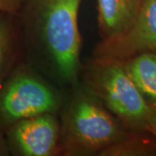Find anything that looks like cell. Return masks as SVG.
I'll list each match as a JSON object with an SVG mask.
<instances>
[{
	"label": "cell",
	"mask_w": 156,
	"mask_h": 156,
	"mask_svg": "<svg viewBox=\"0 0 156 156\" xmlns=\"http://www.w3.org/2000/svg\"><path fill=\"white\" fill-rule=\"evenodd\" d=\"M80 83L129 130L147 131L150 105L118 62L91 60L82 66Z\"/></svg>",
	"instance_id": "obj_3"
},
{
	"label": "cell",
	"mask_w": 156,
	"mask_h": 156,
	"mask_svg": "<svg viewBox=\"0 0 156 156\" xmlns=\"http://www.w3.org/2000/svg\"><path fill=\"white\" fill-rule=\"evenodd\" d=\"M26 0H0V12L17 13Z\"/></svg>",
	"instance_id": "obj_11"
},
{
	"label": "cell",
	"mask_w": 156,
	"mask_h": 156,
	"mask_svg": "<svg viewBox=\"0 0 156 156\" xmlns=\"http://www.w3.org/2000/svg\"><path fill=\"white\" fill-rule=\"evenodd\" d=\"M144 0H96L97 23L101 40L124 33L133 23Z\"/></svg>",
	"instance_id": "obj_7"
},
{
	"label": "cell",
	"mask_w": 156,
	"mask_h": 156,
	"mask_svg": "<svg viewBox=\"0 0 156 156\" xmlns=\"http://www.w3.org/2000/svg\"><path fill=\"white\" fill-rule=\"evenodd\" d=\"M4 134L10 155H59L58 115L43 114L18 121L6 128Z\"/></svg>",
	"instance_id": "obj_6"
},
{
	"label": "cell",
	"mask_w": 156,
	"mask_h": 156,
	"mask_svg": "<svg viewBox=\"0 0 156 156\" xmlns=\"http://www.w3.org/2000/svg\"><path fill=\"white\" fill-rule=\"evenodd\" d=\"M59 155H101L127 138L125 127L83 84L69 92L62 108Z\"/></svg>",
	"instance_id": "obj_2"
},
{
	"label": "cell",
	"mask_w": 156,
	"mask_h": 156,
	"mask_svg": "<svg viewBox=\"0 0 156 156\" xmlns=\"http://www.w3.org/2000/svg\"><path fill=\"white\" fill-rule=\"evenodd\" d=\"M6 155H10V154H9V150L6 145L5 134L2 131H0V156Z\"/></svg>",
	"instance_id": "obj_13"
},
{
	"label": "cell",
	"mask_w": 156,
	"mask_h": 156,
	"mask_svg": "<svg viewBox=\"0 0 156 156\" xmlns=\"http://www.w3.org/2000/svg\"><path fill=\"white\" fill-rule=\"evenodd\" d=\"M65 97L63 90L21 61L0 86V131L29 117L58 115Z\"/></svg>",
	"instance_id": "obj_4"
},
{
	"label": "cell",
	"mask_w": 156,
	"mask_h": 156,
	"mask_svg": "<svg viewBox=\"0 0 156 156\" xmlns=\"http://www.w3.org/2000/svg\"><path fill=\"white\" fill-rule=\"evenodd\" d=\"M122 63L146 101L156 106V53H141Z\"/></svg>",
	"instance_id": "obj_9"
},
{
	"label": "cell",
	"mask_w": 156,
	"mask_h": 156,
	"mask_svg": "<svg viewBox=\"0 0 156 156\" xmlns=\"http://www.w3.org/2000/svg\"><path fill=\"white\" fill-rule=\"evenodd\" d=\"M147 155H156L154 139L147 131H132L127 138L107 148L100 156Z\"/></svg>",
	"instance_id": "obj_10"
},
{
	"label": "cell",
	"mask_w": 156,
	"mask_h": 156,
	"mask_svg": "<svg viewBox=\"0 0 156 156\" xmlns=\"http://www.w3.org/2000/svg\"><path fill=\"white\" fill-rule=\"evenodd\" d=\"M147 132H148L153 136L156 144V106L154 105H150L147 116Z\"/></svg>",
	"instance_id": "obj_12"
},
{
	"label": "cell",
	"mask_w": 156,
	"mask_h": 156,
	"mask_svg": "<svg viewBox=\"0 0 156 156\" xmlns=\"http://www.w3.org/2000/svg\"><path fill=\"white\" fill-rule=\"evenodd\" d=\"M83 0H26L17 12L23 61L69 93L80 83Z\"/></svg>",
	"instance_id": "obj_1"
},
{
	"label": "cell",
	"mask_w": 156,
	"mask_h": 156,
	"mask_svg": "<svg viewBox=\"0 0 156 156\" xmlns=\"http://www.w3.org/2000/svg\"><path fill=\"white\" fill-rule=\"evenodd\" d=\"M146 52L156 53V0H144L131 26L117 37L99 42L91 60L123 62Z\"/></svg>",
	"instance_id": "obj_5"
},
{
	"label": "cell",
	"mask_w": 156,
	"mask_h": 156,
	"mask_svg": "<svg viewBox=\"0 0 156 156\" xmlns=\"http://www.w3.org/2000/svg\"><path fill=\"white\" fill-rule=\"evenodd\" d=\"M21 61L23 51L18 14L0 12V86Z\"/></svg>",
	"instance_id": "obj_8"
}]
</instances>
